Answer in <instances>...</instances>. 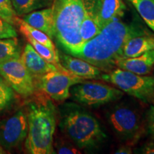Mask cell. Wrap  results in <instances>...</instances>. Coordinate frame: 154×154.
Returning a JSON list of instances; mask_svg holds the SVG:
<instances>
[{"label":"cell","mask_w":154,"mask_h":154,"mask_svg":"<svg viewBox=\"0 0 154 154\" xmlns=\"http://www.w3.org/2000/svg\"><path fill=\"white\" fill-rule=\"evenodd\" d=\"M36 88L56 101H63L70 97V88L84 82L70 73L53 71L34 79Z\"/></svg>","instance_id":"7"},{"label":"cell","mask_w":154,"mask_h":154,"mask_svg":"<svg viewBox=\"0 0 154 154\" xmlns=\"http://www.w3.org/2000/svg\"><path fill=\"white\" fill-rule=\"evenodd\" d=\"M22 19L32 27L45 33L51 39L54 38L53 11L51 7L32 11L24 15Z\"/></svg>","instance_id":"15"},{"label":"cell","mask_w":154,"mask_h":154,"mask_svg":"<svg viewBox=\"0 0 154 154\" xmlns=\"http://www.w3.org/2000/svg\"><path fill=\"white\" fill-rule=\"evenodd\" d=\"M0 17L10 24L15 25L17 17L11 0H0Z\"/></svg>","instance_id":"24"},{"label":"cell","mask_w":154,"mask_h":154,"mask_svg":"<svg viewBox=\"0 0 154 154\" xmlns=\"http://www.w3.org/2000/svg\"><path fill=\"white\" fill-rule=\"evenodd\" d=\"M17 29L14 25L6 21L0 17V39L17 37Z\"/></svg>","instance_id":"26"},{"label":"cell","mask_w":154,"mask_h":154,"mask_svg":"<svg viewBox=\"0 0 154 154\" xmlns=\"http://www.w3.org/2000/svg\"><path fill=\"white\" fill-rule=\"evenodd\" d=\"M4 109H5V107L4 106V105L2 104V103L1 101H0V111L3 110Z\"/></svg>","instance_id":"30"},{"label":"cell","mask_w":154,"mask_h":154,"mask_svg":"<svg viewBox=\"0 0 154 154\" xmlns=\"http://www.w3.org/2000/svg\"><path fill=\"white\" fill-rule=\"evenodd\" d=\"M154 50V34L130 38L124 48V58L136 57L146 51Z\"/></svg>","instance_id":"16"},{"label":"cell","mask_w":154,"mask_h":154,"mask_svg":"<svg viewBox=\"0 0 154 154\" xmlns=\"http://www.w3.org/2000/svg\"><path fill=\"white\" fill-rule=\"evenodd\" d=\"M110 82L128 95L143 102L154 99V78L152 76L138 75L117 68L104 73L102 79Z\"/></svg>","instance_id":"5"},{"label":"cell","mask_w":154,"mask_h":154,"mask_svg":"<svg viewBox=\"0 0 154 154\" xmlns=\"http://www.w3.org/2000/svg\"><path fill=\"white\" fill-rule=\"evenodd\" d=\"M124 92L97 81H87L70 88V96L77 103L91 106H101L121 99Z\"/></svg>","instance_id":"6"},{"label":"cell","mask_w":154,"mask_h":154,"mask_svg":"<svg viewBox=\"0 0 154 154\" xmlns=\"http://www.w3.org/2000/svg\"><path fill=\"white\" fill-rule=\"evenodd\" d=\"M63 106L59 126L78 149H92L104 141L106 135L91 113L74 103Z\"/></svg>","instance_id":"4"},{"label":"cell","mask_w":154,"mask_h":154,"mask_svg":"<svg viewBox=\"0 0 154 154\" xmlns=\"http://www.w3.org/2000/svg\"><path fill=\"white\" fill-rule=\"evenodd\" d=\"M101 30V29L91 14V12L88 13L83 19L79 27V35L82 40V43L84 44L88 40L91 39L97 35Z\"/></svg>","instance_id":"21"},{"label":"cell","mask_w":154,"mask_h":154,"mask_svg":"<svg viewBox=\"0 0 154 154\" xmlns=\"http://www.w3.org/2000/svg\"><path fill=\"white\" fill-rule=\"evenodd\" d=\"M116 66L138 75L149 74L154 66V50L146 51L136 57L119 59L116 62Z\"/></svg>","instance_id":"14"},{"label":"cell","mask_w":154,"mask_h":154,"mask_svg":"<svg viewBox=\"0 0 154 154\" xmlns=\"http://www.w3.org/2000/svg\"><path fill=\"white\" fill-rule=\"evenodd\" d=\"M16 14L23 17L25 14L52 6L54 0H11Z\"/></svg>","instance_id":"18"},{"label":"cell","mask_w":154,"mask_h":154,"mask_svg":"<svg viewBox=\"0 0 154 154\" xmlns=\"http://www.w3.org/2000/svg\"><path fill=\"white\" fill-rule=\"evenodd\" d=\"M26 39L29 42L31 45L35 49V51L39 54L41 57L44 58L45 60H47L48 62L53 63L60 69H65L61 66L60 61H59V54L58 51H55L52 49H49V47H46L45 45L42 44L39 42H36L34 38L29 37V36H26Z\"/></svg>","instance_id":"22"},{"label":"cell","mask_w":154,"mask_h":154,"mask_svg":"<svg viewBox=\"0 0 154 154\" xmlns=\"http://www.w3.org/2000/svg\"><path fill=\"white\" fill-rule=\"evenodd\" d=\"M94 0H54V38L69 54L82 45L79 27L83 19L91 12Z\"/></svg>","instance_id":"3"},{"label":"cell","mask_w":154,"mask_h":154,"mask_svg":"<svg viewBox=\"0 0 154 154\" xmlns=\"http://www.w3.org/2000/svg\"><path fill=\"white\" fill-rule=\"evenodd\" d=\"M152 102H153V103H154V99H153V101H152Z\"/></svg>","instance_id":"33"},{"label":"cell","mask_w":154,"mask_h":154,"mask_svg":"<svg viewBox=\"0 0 154 154\" xmlns=\"http://www.w3.org/2000/svg\"><path fill=\"white\" fill-rule=\"evenodd\" d=\"M140 153L154 154V142H149L140 149Z\"/></svg>","instance_id":"28"},{"label":"cell","mask_w":154,"mask_h":154,"mask_svg":"<svg viewBox=\"0 0 154 154\" xmlns=\"http://www.w3.org/2000/svg\"><path fill=\"white\" fill-rule=\"evenodd\" d=\"M22 50L17 37L0 39V63L21 57Z\"/></svg>","instance_id":"20"},{"label":"cell","mask_w":154,"mask_h":154,"mask_svg":"<svg viewBox=\"0 0 154 154\" xmlns=\"http://www.w3.org/2000/svg\"><path fill=\"white\" fill-rule=\"evenodd\" d=\"M15 25L18 26L19 32L25 37L29 36V37L36 40V42H39V43L45 45L46 47H49V49H52L53 51H58L51 38H49L47 34L42 32V31L32 27V26L25 22L22 19L19 18V17H17L16 19H15Z\"/></svg>","instance_id":"17"},{"label":"cell","mask_w":154,"mask_h":154,"mask_svg":"<svg viewBox=\"0 0 154 154\" xmlns=\"http://www.w3.org/2000/svg\"><path fill=\"white\" fill-rule=\"evenodd\" d=\"M14 97V90L0 75V101L5 108Z\"/></svg>","instance_id":"25"},{"label":"cell","mask_w":154,"mask_h":154,"mask_svg":"<svg viewBox=\"0 0 154 154\" xmlns=\"http://www.w3.org/2000/svg\"><path fill=\"white\" fill-rule=\"evenodd\" d=\"M59 61L63 68L84 79H102L104 74L99 68L79 58L58 51Z\"/></svg>","instance_id":"12"},{"label":"cell","mask_w":154,"mask_h":154,"mask_svg":"<svg viewBox=\"0 0 154 154\" xmlns=\"http://www.w3.org/2000/svg\"><path fill=\"white\" fill-rule=\"evenodd\" d=\"M54 148L56 153L59 154H80L81 150L76 147L70 140L59 138L54 141Z\"/></svg>","instance_id":"23"},{"label":"cell","mask_w":154,"mask_h":154,"mask_svg":"<svg viewBox=\"0 0 154 154\" xmlns=\"http://www.w3.org/2000/svg\"><path fill=\"white\" fill-rule=\"evenodd\" d=\"M126 10L124 0H94L91 14L102 29L113 21L123 18Z\"/></svg>","instance_id":"11"},{"label":"cell","mask_w":154,"mask_h":154,"mask_svg":"<svg viewBox=\"0 0 154 154\" xmlns=\"http://www.w3.org/2000/svg\"><path fill=\"white\" fill-rule=\"evenodd\" d=\"M0 75L11 88L23 98H29L36 93L34 79L20 57L0 63Z\"/></svg>","instance_id":"9"},{"label":"cell","mask_w":154,"mask_h":154,"mask_svg":"<svg viewBox=\"0 0 154 154\" xmlns=\"http://www.w3.org/2000/svg\"><path fill=\"white\" fill-rule=\"evenodd\" d=\"M153 76V78H154V72H153V76Z\"/></svg>","instance_id":"32"},{"label":"cell","mask_w":154,"mask_h":154,"mask_svg":"<svg viewBox=\"0 0 154 154\" xmlns=\"http://www.w3.org/2000/svg\"><path fill=\"white\" fill-rule=\"evenodd\" d=\"M147 123L150 134L154 138V105L151 106L148 111Z\"/></svg>","instance_id":"27"},{"label":"cell","mask_w":154,"mask_h":154,"mask_svg":"<svg viewBox=\"0 0 154 154\" xmlns=\"http://www.w3.org/2000/svg\"><path fill=\"white\" fill-rule=\"evenodd\" d=\"M146 26L154 33V0H128Z\"/></svg>","instance_id":"19"},{"label":"cell","mask_w":154,"mask_h":154,"mask_svg":"<svg viewBox=\"0 0 154 154\" xmlns=\"http://www.w3.org/2000/svg\"><path fill=\"white\" fill-rule=\"evenodd\" d=\"M107 119L113 132L121 139H135L141 134V117L129 106L119 104L113 107L108 113Z\"/></svg>","instance_id":"8"},{"label":"cell","mask_w":154,"mask_h":154,"mask_svg":"<svg viewBox=\"0 0 154 154\" xmlns=\"http://www.w3.org/2000/svg\"><path fill=\"white\" fill-rule=\"evenodd\" d=\"M132 153V149L129 146H121L114 152L115 154H131Z\"/></svg>","instance_id":"29"},{"label":"cell","mask_w":154,"mask_h":154,"mask_svg":"<svg viewBox=\"0 0 154 154\" xmlns=\"http://www.w3.org/2000/svg\"><path fill=\"white\" fill-rule=\"evenodd\" d=\"M28 133L25 149L30 154H54V135L57 109L51 99L41 91L26 104Z\"/></svg>","instance_id":"2"},{"label":"cell","mask_w":154,"mask_h":154,"mask_svg":"<svg viewBox=\"0 0 154 154\" xmlns=\"http://www.w3.org/2000/svg\"><path fill=\"white\" fill-rule=\"evenodd\" d=\"M121 19L106 25L97 35L69 55L87 61L106 73L110 72L116 68V62L124 58V46L130 38L153 34L136 13L129 22Z\"/></svg>","instance_id":"1"},{"label":"cell","mask_w":154,"mask_h":154,"mask_svg":"<svg viewBox=\"0 0 154 154\" xmlns=\"http://www.w3.org/2000/svg\"><path fill=\"white\" fill-rule=\"evenodd\" d=\"M21 59L34 79L53 71L70 73L66 69H60L53 63L48 62L36 52L29 43L25 45L24 50L21 54Z\"/></svg>","instance_id":"13"},{"label":"cell","mask_w":154,"mask_h":154,"mask_svg":"<svg viewBox=\"0 0 154 154\" xmlns=\"http://www.w3.org/2000/svg\"><path fill=\"white\" fill-rule=\"evenodd\" d=\"M28 122L26 111L19 110L0 121V146L7 151L16 149L26 139Z\"/></svg>","instance_id":"10"},{"label":"cell","mask_w":154,"mask_h":154,"mask_svg":"<svg viewBox=\"0 0 154 154\" xmlns=\"http://www.w3.org/2000/svg\"><path fill=\"white\" fill-rule=\"evenodd\" d=\"M5 150H4L1 147V146H0V154L1 153H5Z\"/></svg>","instance_id":"31"}]
</instances>
